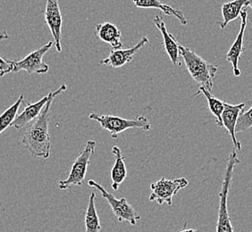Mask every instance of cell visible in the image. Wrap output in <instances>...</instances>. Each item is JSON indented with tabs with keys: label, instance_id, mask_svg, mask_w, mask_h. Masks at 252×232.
<instances>
[{
	"label": "cell",
	"instance_id": "obj_1",
	"mask_svg": "<svg viewBox=\"0 0 252 232\" xmlns=\"http://www.w3.org/2000/svg\"><path fill=\"white\" fill-rule=\"evenodd\" d=\"M66 89L67 86L63 84L59 87V89L56 90L55 95L46 104L40 115L34 120L32 125L25 131V135L22 139V143L34 157L48 159L50 155L51 141L49 133L50 107L54 99L60 93L65 91Z\"/></svg>",
	"mask_w": 252,
	"mask_h": 232
},
{
	"label": "cell",
	"instance_id": "obj_2",
	"mask_svg": "<svg viewBox=\"0 0 252 232\" xmlns=\"http://www.w3.org/2000/svg\"><path fill=\"white\" fill-rule=\"evenodd\" d=\"M178 48L179 54L184 59L189 75L199 86L206 87L211 92L213 88L214 79L218 73L219 66L215 63H209L198 54L180 43H178Z\"/></svg>",
	"mask_w": 252,
	"mask_h": 232
},
{
	"label": "cell",
	"instance_id": "obj_3",
	"mask_svg": "<svg viewBox=\"0 0 252 232\" xmlns=\"http://www.w3.org/2000/svg\"><path fill=\"white\" fill-rule=\"evenodd\" d=\"M240 163L241 160L238 157L237 151L233 148L228 157L222 188L219 193V219L217 223V232H234V227L228 212V194L233 182L235 166Z\"/></svg>",
	"mask_w": 252,
	"mask_h": 232
},
{
	"label": "cell",
	"instance_id": "obj_4",
	"mask_svg": "<svg viewBox=\"0 0 252 232\" xmlns=\"http://www.w3.org/2000/svg\"><path fill=\"white\" fill-rule=\"evenodd\" d=\"M89 118L96 121L100 124L102 129L106 130L111 134L112 139H117L118 135L124 131L130 129H141L144 131H150L151 125L145 116H138L135 119H126L120 116L91 114Z\"/></svg>",
	"mask_w": 252,
	"mask_h": 232
},
{
	"label": "cell",
	"instance_id": "obj_5",
	"mask_svg": "<svg viewBox=\"0 0 252 232\" xmlns=\"http://www.w3.org/2000/svg\"><path fill=\"white\" fill-rule=\"evenodd\" d=\"M88 185L89 187L95 188L100 192L102 198L106 199L108 204L110 205L112 211L115 216L117 218L118 222H127L134 226L138 223V221L141 220V215L137 213V211L131 203L127 201V199L125 198L117 199L114 195L109 193L101 184L93 179H90L88 181Z\"/></svg>",
	"mask_w": 252,
	"mask_h": 232
},
{
	"label": "cell",
	"instance_id": "obj_6",
	"mask_svg": "<svg viewBox=\"0 0 252 232\" xmlns=\"http://www.w3.org/2000/svg\"><path fill=\"white\" fill-rule=\"evenodd\" d=\"M97 143L96 141H89L86 143L84 149L74 160L71 172L68 175L67 179L59 181V189H70L73 186H82L87 174L88 167L91 162V157L94 154Z\"/></svg>",
	"mask_w": 252,
	"mask_h": 232
},
{
	"label": "cell",
	"instance_id": "obj_7",
	"mask_svg": "<svg viewBox=\"0 0 252 232\" xmlns=\"http://www.w3.org/2000/svg\"><path fill=\"white\" fill-rule=\"evenodd\" d=\"M188 185L189 181L186 178L169 179L163 177L151 184V194L149 199L150 201H156L158 204L166 203L171 206L174 196Z\"/></svg>",
	"mask_w": 252,
	"mask_h": 232
},
{
	"label": "cell",
	"instance_id": "obj_8",
	"mask_svg": "<svg viewBox=\"0 0 252 232\" xmlns=\"http://www.w3.org/2000/svg\"><path fill=\"white\" fill-rule=\"evenodd\" d=\"M53 41L44 45L42 48L35 50L33 52L26 56L24 59L20 61H15V67L13 73H19L21 71H25L28 74L38 73L44 74L49 72V66L43 62L45 54L48 53L50 49L53 47Z\"/></svg>",
	"mask_w": 252,
	"mask_h": 232
},
{
	"label": "cell",
	"instance_id": "obj_9",
	"mask_svg": "<svg viewBox=\"0 0 252 232\" xmlns=\"http://www.w3.org/2000/svg\"><path fill=\"white\" fill-rule=\"evenodd\" d=\"M45 21L54 38V44L58 52H62L61 35L63 19L59 7V0H47L45 9Z\"/></svg>",
	"mask_w": 252,
	"mask_h": 232
},
{
	"label": "cell",
	"instance_id": "obj_10",
	"mask_svg": "<svg viewBox=\"0 0 252 232\" xmlns=\"http://www.w3.org/2000/svg\"><path fill=\"white\" fill-rule=\"evenodd\" d=\"M241 28L239 30L237 38L234 40L232 47L229 49L226 55V60L232 63L233 65V75L235 77H239L241 75V70L239 68V63L242 59V55L246 50L243 47V39H244V33L247 27L248 12L246 8L242 11L241 13Z\"/></svg>",
	"mask_w": 252,
	"mask_h": 232
},
{
	"label": "cell",
	"instance_id": "obj_11",
	"mask_svg": "<svg viewBox=\"0 0 252 232\" xmlns=\"http://www.w3.org/2000/svg\"><path fill=\"white\" fill-rule=\"evenodd\" d=\"M149 39L146 36H143L134 47H131L129 49H124L122 48L119 49H114L107 58L100 61V64L114 68H120L127 63H131L135 54L139 50H141L146 44L149 43Z\"/></svg>",
	"mask_w": 252,
	"mask_h": 232
},
{
	"label": "cell",
	"instance_id": "obj_12",
	"mask_svg": "<svg viewBox=\"0 0 252 232\" xmlns=\"http://www.w3.org/2000/svg\"><path fill=\"white\" fill-rule=\"evenodd\" d=\"M245 108V104L242 103L239 105H231L229 103L224 102V108L222 114V122L223 128H224L231 139L233 141V146L236 150L242 149V144L238 141L236 137V125H237L238 119Z\"/></svg>",
	"mask_w": 252,
	"mask_h": 232
},
{
	"label": "cell",
	"instance_id": "obj_13",
	"mask_svg": "<svg viewBox=\"0 0 252 232\" xmlns=\"http://www.w3.org/2000/svg\"><path fill=\"white\" fill-rule=\"evenodd\" d=\"M56 91L50 92L48 96L42 97L40 100H39L33 104H30L29 102L26 101L24 99L23 104H25V107L24 111L22 112L20 115L16 116L15 121L11 124V127H14L17 130H21L25 128V126L28 125L40 115L41 111L43 110L44 107L46 104L49 102V99L55 95Z\"/></svg>",
	"mask_w": 252,
	"mask_h": 232
},
{
	"label": "cell",
	"instance_id": "obj_14",
	"mask_svg": "<svg viewBox=\"0 0 252 232\" xmlns=\"http://www.w3.org/2000/svg\"><path fill=\"white\" fill-rule=\"evenodd\" d=\"M153 22L155 24L157 28L159 29L161 35L163 37L164 40V48H165V52L167 56L169 57L170 60L174 65H182V63L179 62V48H178V41L176 40L175 37L169 33L166 29V25L165 24L164 19L160 16L157 15L155 18L153 19Z\"/></svg>",
	"mask_w": 252,
	"mask_h": 232
},
{
	"label": "cell",
	"instance_id": "obj_15",
	"mask_svg": "<svg viewBox=\"0 0 252 232\" xmlns=\"http://www.w3.org/2000/svg\"><path fill=\"white\" fill-rule=\"evenodd\" d=\"M95 34L98 39L105 43L109 44L114 49L123 48L122 43V32L117 25L105 22L102 24L95 25Z\"/></svg>",
	"mask_w": 252,
	"mask_h": 232
},
{
	"label": "cell",
	"instance_id": "obj_16",
	"mask_svg": "<svg viewBox=\"0 0 252 232\" xmlns=\"http://www.w3.org/2000/svg\"><path fill=\"white\" fill-rule=\"evenodd\" d=\"M112 153L115 155V163L110 173V178L112 181V189L117 191L127 177V169H126L125 157L123 155L120 147L115 145L112 148Z\"/></svg>",
	"mask_w": 252,
	"mask_h": 232
},
{
	"label": "cell",
	"instance_id": "obj_17",
	"mask_svg": "<svg viewBox=\"0 0 252 232\" xmlns=\"http://www.w3.org/2000/svg\"><path fill=\"white\" fill-rule=\"evenodd\" d=\"M134 5L139 8H155L162 11L166 15H173L179 20L182 25H187L185 14L181 10L175 9L171 5L162 3L159 0H132Z\"/></svg>",
	"mask_w": 252,
	"mask_h": 232
},
{
	"label": "cell",
	"instance_id": "obj_18",
	"mask_svg": "<svg viewBox=\"0 0 252 232\" xmlns=\"http://www.w3.org/2000/svg\"><path fill=\"white\" fill-rule=\"evenodd\" d=\"M248 0H233L231 2H226L222 5V16L223 22H218L217 25L220 26L221 29H224L231 22L238 19L241 13L244 8H246Z\"/></svg>",
	"mask_w": 252,
	"mask_h": 232
},
{
	"label": "cell",
	"instance_id": "obj_19",
	"mask_svg": "<svg viewBox=\"0 0 252 232\" xmlns=\"http://www.w3.org/2000/svg\"><path fill=\"white\" fill-rule=\"evenodd\" d=\"M199 94H203L205 97L207 98L208 105H209V111L215 117L216 123L220 128H223V122H222V114H223V108H224V101L214 97L211 92L208 90L206 87L199 86V91L197 92L193 97L198 96Z\"/></svg>",
	"mask_w": 252,
	"mask_h": 232
},
{
	"label": "cell",
	"instance_id": "obj_20",
	"mask_svg": "<svg viewBox=\"0 0 252 232\" xmlns=\"http://www.w3.org/2000/svg\"><path fill=\"white\" fill-rule=\"evenodd\" d=\"M96 194L92 192L89 199L87 210L85 213V232H99L101 230L100 221L97 214V208H96Z\"/></svg>",
	"mask_w": 252,
	"mask_h": 232
},
{
	"label": "cell",
	"instance_id": "obj_21",
	"mask_svg": "<svg viewBox=\"0 0 252 232\" xmlns=\"http://www.w3.org/2000/svg\"><path fill=\"white\" fill-rule=\"evenodd\" d=\"M25 99L24 95H20L19 98L16 100L14 105L6 109L1 116H0V134L11 126L13 121H15L17 113L19 111L20 107L23 104V101Z\"/></svg>",
	"mask_w": 252,
	"mask_h": 232
},
{
	"label": "cell",
	"instance_id": "obj_22",
	"mask_svg": "<svg viewBox=\"0 0 252 232\" xmlns=\"http://www.w3.org/2000/svg\"><path fill=\"white\" fill-rule=\"evenodd\" d=\"M251 128H252V100L251 101V107L247 111L243 112L238 119L236 133L247 131Z\"/></svg>",
	"mask_w": 252,
	"mask_h": 232
},
{
	"label": "cell",
	"instance_id": "obj_23",
	"mask_svg": "<svg viewBox=\"0 0 252 232\" xmlns=\"http://www.w3.org/2000/svg\"><path fill=\"white\" fill-rule=\"evenodd\" d=\"M15 61L0 58V77H4L7 73H13Z\"/></svg>",
	"mask_w": 252,
	"mask_h": 232
},
{
	"label": "cell",
	"instance_id": "obj_24",
	"mask_svg": "<svg viewBox=\"0 0 252 232\" xmlns=\"http://www.w3.org/2000/svg\"><path fill=\"white\" fill-rule=\"evenodd\" d=\"M9 38V35L5 31V29L0 30V40H5V39H8Z\"/></svg>",
	"mask_w": 252,
	"mask_h": 232
},
{
	"label": "cell",
	"instance_id": "obj_25",
	"mask_svg": "<svg viewBox=\"0 0 252 232\" xmlns=\"http://www.w3.org/2000/svg\"><path fill=\"white\" fill-rule=\"evenodd\" d=\"M186 226H187V223H185V227L183 228L181 231L176 232H199L197 230H194V229H187Z\"/></svg>",
	"mask_w": 252,
	"mask_h": 232
},
{
	"label": "cell",
	"instance_id": "obj_26",
	"mask_svg": "<svg viewBox=\"0 0 252 232\" xmlns=\"http://www.w3.org/2000/svg\"><path fill=\"white\" fill-rule=\"evenodd\" d=\"M248 6H250L252 9V0H248L247 3H246V7H248Z\"/></svg>",
	"mask_w": 252,
	"mask_h": 232
},
{
	"label": "cell",
	"instance_id": "obj_27",
	"mask_svg": "<svg viewBox=\"0 0 252 232\" xmlns=\"http://www.w3.org/2000/svg\"></svg>",
	"mask_w": 252,
	"mask_h": 232
}]
</instances>
